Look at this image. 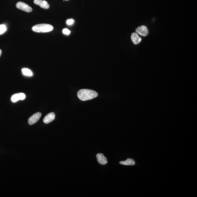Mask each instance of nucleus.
Wrapping results in <instances>:
<instances>
[{
  "label": "nucleus",
  "instance_id": "obj_13",
  "mask_svg": "<svg viewBox=\"0 0 197 197\" xmlns=\"http://www.w3.org/2000/svg\"><path fill=\"white\" fill-rule=\"evenodd\" d=\"M6 27L5 25H0V35H2L6 31Z\"/></svg>",
  "mask_w": 197,
  "mask_h": 197
},
{
  "label": "nucleus",
  "instance_id": "obj_17",
  "mask_svg": "<svg viewBox=\"0 0 197 197\" xmlns=\"http://www.w3.org/2000/svg\"><path fill=\"white\" fill-rule=\"evenodd\" d=\"M65 1H69V0H65Z\"/></svg>",
  "mask_w": 197,
  "mask_h": 197
},
{
  "label": "nucleus",
  "instance_id": "obj_10",
  "mask_svg": "<svg viewBox=\"0 0 197 197\" xmlns=\"http://www.w3.org/2000/svg\"><path fill=\"white\" fill-rule=\"evenodd\" d=\"M131 38L132 42L135 45L140 43L142 40V38L139 36L138 34L136 33H133L132 34Z\"/></svg>",
  "mask_w": 197,
  "mask_h": 197
},
{
  "label": "nucleus",
  "instance_id": "obj_4",
  "mask_svg": "<svg viewBox=\"0 0 197 197\" xmlns=\"http://www.w3.org/2000/svg\"><path fill=\"white\" fill-rule=\"evenodd\" d=\"M41 115V113H40V112H38V113H35V114L30 117L28 120L29 124L32 125L37 123L40 120Z\"/></svg>",
  "mask_w": 197,
  "mask_h": 197
},
{
  "label": "nucleus",
  "instance_id": "obj_1",
  "mask_svg": "<svg viewBox=\"0 0 197 197\" xmlns=\"http://www.w3.org/2000/svg\"><path fill=\"white\" fill-rule=\"evenodd\" d=\"M77 95L80 99L84 101L97 97L98 96V93L92 90L81 89L78 91Z\"/></svg>",
  "mask_w": 197,
  "mask_h": 197
},
{
  "label": "nucleus",
  "instance_id": "obj_9",
  "mask_svg": "<svg viewBox=\"0 0 197 197\" xmlns=\"http://www.w3.org/2000/svg\"><path fill=\"white\" fill-rule=\"evenodd\" d=\"M96 157L98 162L100 164L105 165L108 163V161L107 158L103 154L98 153L97 154Z\"/></svg>",
  "mask_w": 197,
  "mask_h": 197
},
{
  "label": "nucleus",
  "instance_id": "obj_11",
  "mask_svg": "<svg viewBox=\"0 0 197 197\" xmlns=\"http://www.w3.org/2000/svg\"><path fill=\"white\" fill-rule=\"evenodd\" d=\"M120 164L125 165H134L135 164V161L132 159H128L125 161H121Z\"/></svg>",
  "mask_w": 197,
  "mask_h": 197
},
{
  "label": "nucleus",
  "instance_id": "obj_15",
  "mask_svg": "<svg viewBox=\"0 0 197 197\" xmlns=\"http://www.w3.org/2000/svg\"><path fill=\"white\" fill-rule=\"evenodd\" d=\"M74 23V20L73 19L68 20L67 21V23L68 25H71L72 24Z\"/></svg>",
  "mask_w": 197,
  "mask_h": 197
},
{
  "label": "nucleus",
  "instance_id": "obj_8",
  "mask_svg": "<svg viewBox=\"0 0 197 197\" xmlns=\"http://www.w3.org/2000/svg\"><path fill=\"white\" fill-rule=\"evenodd\" d=\"M55 118V114L54 113H51L46 115L44 118L43 122L44 123L48 124L53 121Z\"/></svg>",
  "mask_w": 197,
  "mask_h": 197
},
{
  "label": "nucleus",
  "instance_id": "obj_14",
  "mask_svg": "<svg viewBox=\"0 0 197 197\" xmlns=\"http://www.w3.org/2000/svg\"><path fill=\"white\" fill-rule=\"evenodd\" d=\"M63 33L66 35H69L71 33V31L67 28L64 29L62 30Z\"/></svg>",
  "mask_w": 197,
  "mask_h": 197
},
{
  "label": "nucleus",
  "instance_id": "obj_2",
  "mask_svg": "<svg viewBox=\"0 0 197 197\" xmlns=\"http://www.w3.org/2000/svg\"><path fill=\"white\" fill-rule=\"evenodd\" d=\"M53 29V27L47 24H40L35 25L32 27L33 31L37 33H47L52 31Z\"/></svg>",
  "mask_w": 197,
  "mask_h": 197
},
{
  "label": "nucleus",
  "instance_id": "obj_3",
  "mask_svg": "<svg viewBox=\"0 0 197 197\" xmlns=\"http://www.w3.org/2000/svg\"><path fill=\"white\" fill-rule=\"evenodd\" d=\"M17 8L22 11L30 13L33 11L32 8L28 5L22 2H19L16 5Z\"/></svg>",
  "mask_w": 197,
  "mask_h": 197
},
{
  "label": "nucleus",
  "instance_id": "obj_6",
  "mask_svg": "<svg viewBox=\"0 0 197 197\" xmlns=\"http://www.w3.org/2000/svg\"><path fill=\"white\" fill-rule=\"evenodd\" d=\"M26 98L25 94L23 93H16L13 95L11 98V101L13 102H16L19 100H23Z\"/></svg>",
  "mask_w": 197,
  "mask_h": 197
},
{
  "label": "nucleus",
  "instance_id": "obj_16",
  "mask_svg": "<svg viewBox=\"0 0 197 197\" xmlns=\"http://www.w3.org/2000/svg\"><path fill=\"white\" fill-rule=\"evenodd\" d=\"M2 52V50H1V49H0V56H1V55Z\"/></svg>",
  "mask_w": 197,
  "mask_h": 197
},
{
  "label": "nucleus",
  "instance_id": "obj_7",
  "mask_svg": "<svg viewBox=\"0 0 197 197\" xmlns=\"http://www.w3.org/2000/svg\"><path fill=\"white\" fill-rule=\"evenodd\" d=\"M34 3L35 5L40 6L41 8H44V9H48L49 7H50V6H49L48 3L45 1H42V0H34Z\"/></svg>",
  "mask_w": 197,
  "mask_h": 197
},
{
  "label": "nucleus",
  "instance_id": "obj_12",
  "mask_svg": "<svg viewBox=\"0 0 197 197\" xmlns=\"http://www.w3.org/2000/svg\"><path fill=\"white\" fill-rule=\"evenodd\" d=\"M22 71L23 74L25 76H32L33 75L32 71L28 68H23L22 69Z\"/></svg>",
  "mask_w": 197,
  "mask_h": 197
},
{
  "label": "nucleus",
  "instance_id": "obj_5",
  "mask_svg": "<svg viewBox=\"0 0 197 197\" xmlns=\"http://www.w3.org/2000/svg\"><path fill=\"white\" fill-rule=\"evenodd\" d=\"M135 31L137 34L143 37L147 36L149 33V30L147 27L144 25L138 27L136 29Z\"/></svg>",
  "mask_w": 197,
  "mask_h": 197
}]
</instances>
